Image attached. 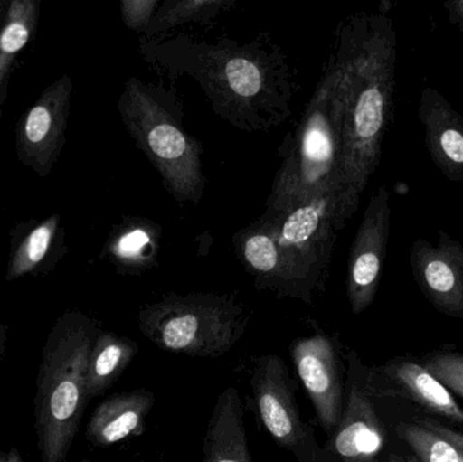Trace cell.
Here are the masks:
<instances>
[{"label":"cell","mask_w":463,"mask_h":462,"mask_svg":"<svg viewBox=\"0 0 463 462\" xmlns=\"http://www.w3.org/2000/svg\"><path fill=\"white\" fill-rule=\"evenodd\" d=\"M140 52L160 75L189 76L212 110L244 132H269L290 117L297 84L285 52L267 34L248 42L205 41L187 33L140 38Z\"/></svg>","instance_id":"1"},{"label":"cell","mask_w":463,"mask_h":462,"mask_svg":"<svg viewBox=\"0 0 463 462\" xmlns=\"http://www.w3.org/2000/svg\"><path fill=\"white\" fill-rule=\"evenodd\" d=\"M335 42L347 64L337 187V220L345 228L380 165L383 137L393 116L396 30L385 14H356L342 22Z\"/></svg>","instance_id":"2"},{"label":"cell","mask_w":463,"mask_h":462,"mask_svg":"<svg viewBox=\"0 0 463 462\" xmlns=\"http://www.w3.org/2000/svg\"><path fill=\"white\" fill-rule=\"evenodd\" d=\"M342 230L336 193H326L290 211L261 214L237 231L232 244L258 289L312 304L328 278Z\"/></svg>","instance_id":"3"},{"label":"cell","mask_w":463,"mask_h":462,"mask_svg":"<svg viewBox=\"0 0 463 462\" xmlns=\"http://www.w3.org/2000/svg\"><path fill=\"white\" fill-rule=\"evenodd\" d=\"M345 98L347 64L335 42L301 118L278 148L282 162L264 214L290 211L326 193H336L337 197Z\"/></svg>","instance_id":"4"},{"label":"cell","mask_w":463,"mask_h":462,"mask_svg":"<svg viewBox=\"0 0 463 462\" xmlns=\"http://www.w3.org/2000/svg\"><path fill=\"white\" fill-rule=\"evenodd\" d=\"M99 330L91 317L70 311L49 331L34 399L41 462H67L89 403L87 365Z\"/></svg>","instance_id":"5"},{"label":"cell","mask_w":463,"mask_h":462,"mask_svg":"<svg viewBox=\"0 0 463 462\" xmlns=\"http://www.w3.org/2000/svg\"><path fill=\"white\" fill-rule=\"evenodd\" d=\"M118 113L132 140L176 203L197 205L203 200V146L184 127V106L175 87L128 79Z\"/></svg>","instance_id":"6"},{"label":"cell","mask_w":463,"mask_h":462,"mask_svg":"<svg viewBox=\"0 0 463 462\" xmlns=\"http://www.w3.org/2000/svg\"><path fill=\"white\" fill-rule=\"evenodd\" d=\"M247 306L219 293H170L144 306L138 327L159 349L195 358L227 354L244 335Z\"/></svg>","instance_id":"7"},{"label":"cell","mask_w":463,"mask_h":462,"mask_svg":"<svg viewBox=\"0 0 463 462\" xmlns=\"http://www.w3.org/2000/svg\"><path fill=\"white\" fill-rule=\"evenodd\" d=\"M250 387L256 410L264 428L275 442L291 450L299 462H313V436L301 420L296 401V384L282 358L274 354L256 360Z\"/></svg>","instance_id":"8"},{"label":"cell","mask_w":463,"mask_h":462,"mask_svg":"<svg viewBox=\"0 0 463 462\" xmlns=\"http://www.w3.org/2000/svg\"><path fill=\"white\" fill-rule=\"evenodd\" d=\"M72 80L57 79L19 118L15 148L19 162L46 178L65 146Z\"/></svg>","instance_id":"9"},{"label":"cell","mask_w":463,"mask_h":462,"mask_svg":"<svg viewBox=\"0 0 463 462\" xmlns=\"http://www.w3.org/2000/svg\"><path fill=\"white\" fill-rule=\"evenodd\" d=\"M391 194L381 186L370 197L348 255L347 297L354 314L366 311L380 287L391 235Z\"/></svg>","instance_id":"10"},{"label":"cell","mask_w":463,"mask_h":462,"mask_svg":"<svg viewBox=\"0 0 463 462\" xmlns=\"http://www.w3.org/2000/svg\"><path fill=\"white\" fill-rule=\"evenodd\" d=\"M290 355L316 418L331 437L339 428L345 411L342 365L334 342L321 333L298 338L291 344Z\"/></svg>","instance_id":"11"},{"label":"cell","mask_w":463,"mask_h":462,"mask_svg":"<svg viewBox=\"0 0 463 462\" xmlns=\"http://www.w3.org/2000/svg\"><path fill=\"white\" fill-rule=\"evenodd\" d=\"M412 276L430 303L450 317L463 320V246L446 231L438 244L426 239L413 241L410 251Z\"/></svg>","instance_id":"12"},{"label":"cell","mask_w":463,"mask_h":462,"mask_svg":"<svg viewBox=\"0 0 463 462\" xmlns=\"http://www.w3.org/2000/svg\"><path fill=\"white\" fill-rule=\"evenodd\" d=\"M418 114L432 163L449 181L463 182V117L434 87H424Z\"/></svg>","instance_id":"13"},{"label":"cell","mask_w":463,"mask_h":462,"mask_svg":"<svg viewBox=\"0 0 463 462\" xmlns=\"http://www.w3.org/2000/svg\"><path fill=\"white\" fill-rule=\"evenodd\" d=\"M383 439V425L366 391L353 382L339 428L329 439L331 452L340 462H377Z\"/></svg>","instance_id":"14"},{"label":"cell","mask_w":463,"mask_h":462,"mask_svg":"<svg viewBox=\"0 0 463 462\" xmlns=\"http://www.w3.org/2000/svg\"><path fill=\"white\" fill-rule=\"evenodd\" d=\"M154 404L155 395L148 390L116 393L105 399L92 412L87 439L94 447L106 448L128 437L141 436Z\"/></svg>","instance_id":"15"},{"label":"cell","mask_w":463,"mask_h":462,"mask_svg":"<svg viewBox=\"0 0 463 462\" xmlns=\"http://www.w3.org/2000/svg\"><path fill=\"white\" fill-rule=\"evenodd\" d=\"M203 462H253L245 434L244 404L230 387L219 396L203 442Z\"/></svg>","instance_id":"16"},{"label":"cell","mask_w":463,"mask_h":462,"mask_svg":"<svg viewBox=\"0 0 463 462\" xmlns=\"http://www.w3.org/2000/svg\"><path fill=\"white\" fill-rule=\"evenodd\" d=\"M162 230L146 217H127L117 225L105 247L119 273H146L157 265Z\"/></svg>","instance_id":"17"},{"label":"cell","mask_w":463,"mask_h":462,"mask_svg":"<svg viewBox=\"0 0 463 462\" xmlns=\"http://www.w3.org/2000/svg\"><path fill=\"white\" fill-rule=\"evenodd\" d=\"M383 374L404 395L424 409L463 423V411L454 395L426 368L412 361H400L383 369Z\"/></svg>","instance_id":"18"},{"label":"cell","mask_w":463,"mask_h":462,"mask_svg":"<svg viewBox=\"0 0 463 462\" xmlns=\"http://www.w3.org/2000/svg\"><path fill=\"white\" fill-rule=\"evenodd\" d=\"M138 346L135 341L113 331L99 330L91 353L86 374L89 401L105 393L135 360Z\"/></svg>","instance_id":"19"},{"label":"cell","mask_w":463,"mask_h":462,"mask_svg":"<svg viewBox=\"0 0 463 462\" xmlns=\"http://www.w3.org/2000/svg\"><path fill=\"white\" fill-rule=\"evenodd\" d=\"M40 16L38 0H11L0 32V118L7 98L8 80L16 57L34 34Z\"/></svg>","instance_id":"20"},{"label":"cell","mask_w":463,"mask_h":462,"mask_svg":"<svg viewBox=\"0 0 463 462\" xmlns=\"http://www.w3.org/2000/svg\"><path fill=\"white\" fill-rule=\"evenodd\" d=\"M231 0H163L143 40H157L187 24H211L222 11L231 10Z\"/></svg>","instance_id":"21"},{"label":"cell","mask_w":463,"mask_h":462,"mask_svg":"<svg viewBox=\"0 0 463 462\" xmlns=\"http://www.w3.org/2000/svg\"><path fill=\"white\" fill-rule=\"evenodd\" d=\"M60 227V217L57 214L49 217L41 224L35 225L21 240L18 249L14 251L8 263L7 281L21 278L26 274L40 270L43 260L51 252Z\"/></svg>","instance_id":"22"},{"label":"cell","mask_w":463,"mask_h":462,"mask_svg":"<svg viewBox=\"0 0 463 462\" xmlns=\"http://www.w3.org/2000/svg\"><path fill=\"white\" fill-rule=\"evenodd\" d=\"M399 433L419 462H463V452L458 447L426 426L400 425Z\"/></svg>","instance_id":"23"},{"label":"cell","mask_w":463,"mask_h":462,"mask_svg":"<svg viewBox=\"0 0 463 462\" xmlns=\"http://www.w3.org/2000/svg\"><path fill=\"white\" fill-rule=\"evenodd\" d=\"M426 366L453 395L463 399V354L439 353L430 355Z\"/></svg>","instance_id":"24"},{"label":"cell","mask_w":463,"mask_h":462,"mask_svg":"<svg viewBox=\"0 0 463 462\" xmlns=\"http://www.w3.org/2000/svg\"><path fill=\"white\" fill-rule=\"evenodd\" d=\"M160 3L162 0H122L119 7L125 26L143 35L160 7Z\"/></svg>","instance_id":"25"},{"label":"cell","mask_w":463,"mask_h":462,"mask_svg":"<svg viewBox=\"0 0 463 462\" xmlns=\"http://www.w3.org/2000/svg\"><path fill=\"white\" fill-rule=\"evenodd\" d=\"M423 426H426L427 429H430V430L434 431V433H437L438 436L443 437V438L448 439V441H450L451 444L456 445V447H458L459 449L463 452V434L458 433V431L451 430V429L446 428V426L438 425V423H432L427 422L423 423Z\"/></svg>","instance_id":"26"},{"label":"cell","mask_w":463,"mask_h":462,"mask_svg":"<svg viewBox=\"0 0 463 462\" xmlns=\"http://www.w3.org/2000/svg\"><path fill=\"white\" fill-rule=\"evenodd\" d=\"M443 8L448 11L449 21L463 32V0H448L443 3Z\"/></svg>","instance_id":"27"},{"label":"cell","mask_w":463,"mask_h":462,"mask_svg":"<svg viewBox=\"0 0 463 462\" xmlns=\"http://www.w3.org/2000/svg\"><path fill=\"white\" fill-rule=\"evenodd\" d=\"M5 341H7V333L5 327L0 322V360H2L3 353H5Z\"/></svg>","instance_id":"28"},{"label":"cell","mask_w":463,"mask_h":462,"mask_svg":"<svg viewBox=\"0 0 463 462\" xmlns=\"http://www.w3.org/2000/svg\"><path fill=\"white\" fill-rule=\"evenodd\" d=\"M7 462H24L22 460L21 453L18 452L16 448H11L7 452Z\"/></svg>","instance_id":"29"},{"label":"cell","mask_w":463,"mask_h":462,"mask_svg":"<svg viewBox=\"0 0 463 462\" xmlns=\"http://www.w3.org/2000/svg\"><path fill=\"white\" fill-rule=\"evenodd\" d=\"M8 3L5 0H0V32H2L3 22H5V13H7Z\"/></svg>","instance_id":"30"},{"label":"cell","mask_w":463,"mask_h":462,"mask_svg":"<svg viewBox=\"0 0 463 462\" xmlns=\"http://www.w3.org/2000/svg\"><path fill=\"white\" fill-rule=\"evenodd\" d=\"M0 462H7V453L0 452Z\"/></svg>","instance_id":"31"},{"label":"cell","mask_w":463,"mask_h":462,"mask_svg":"<svg viewBox=\"0 0 463 462\" xmlns=\"http://www.w3.org/2000/svg\"><path fill=\"white\" fill-rule=\"evenodd\" d=\"M391 462H416V461H408V460H404V458L394 457V458H392Z\"/></svg>","instance_id":"32"},{"label":"cell","mask_w":463,"mask_h":462,"mask_svg":"<svg viewBox=\"0 0 463 462\" xmlns=\"http://www.w3.org/2000/svg\"><path fill=\"white\" fill-rule=\"evenodd\" d=\"M80 462H90V461L83 460V461H80Z\"/></svg>","instance_id":"33"}]
</instances>
